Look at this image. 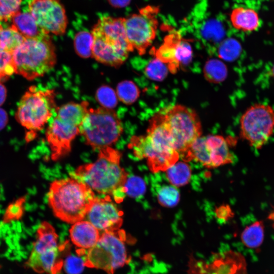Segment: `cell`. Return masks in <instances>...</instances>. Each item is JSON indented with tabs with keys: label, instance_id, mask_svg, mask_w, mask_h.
<instances>
[{
	"label": "cell",
	"instance_id": "cell-1",
	"mask_svg": "<svg viewBox=\"0 0 274 274\" xmlns=\"http://www.w3.org/2000/svg\"><path fill=\"white\" fill-rule=\"evenodd\" d=\"M121 153L111 147L99 150L93 163L79 166L73 177L99 193L112 195L117 202L122 201L125 194L123 187L128 174L120 164Z\"/></svg>",
	"mask_w": 274,
	"mask_h": 274
},
{
	"label": "cell",
	"instance_id": "cell-2",
	"mask_svg": "<svg viewBox=\"0 0 274 274\" xmlns=\"http://www.w3.org/2000/svg\"><path fill=\"white\" fill-rule=\"evenodd\" d=\"M128 148L136 157L147 160L153 173L165 172L180 157L160 112L150 119L145 135H134L130 139Z\"/></svg>",
	"mask_w": 274,
	"mask_h": 274
},
{
	"label": "cell",
	"instance_id": "cell-3",
	"mask_svg": "<svg viewBox=\"0 0 274 274\" xmlns=\"http://www.w3.org/2000/svg\"><path fill=\"white\" fill-rule=\"evenodd\" d=\"M95 198L89 186L73 177L53 181L48 193L54 216L70 224L84 219Z\"/></svg>",
	"mask_w": 274,
	"mask_h": 274
},
{
	"label": "cell",
	"instance_id": "cell-4",
	"mask_svg": "<svg viewBox=\"0 0 274 274\" xmlns=\"http://www.w3.org/2000/svg\"><path fill=\"white\" fill-rule=\"evenodd\" d=\"M91 33V56L100 63L118 67L134 51L127 39L123 18L101 17Z\"/></svg>",
	"mask_w": 274,
	"mask_h": 274
},
{
	"label": "cell",
	"instance_id": "cell-5",
	"mask_svg": "<svg viewBox=\"0 0 274 274\" xmlns=\"http://www.w3.org/2000/svg\"><path fill=\"white\" fill-rule=\"evenodd\" d=\"M15 73L29 80L41 77L56 63L54 45L49 35L26 39L12 53Z\"/></svg>",
	"mask_w": 274,
	"mask_h": 274
},
{
	"label": "cell",
	"instance_id": "cell-6",
	"mask_svg": "<svg viewBox=\"0 0 274 274\" xmlns=\"http://www.w3.org/2000/svg\"><path fill=\"white\" fill-rule=\"evenodd\" d=\"M176 150L185 161L193 143L202 134L199 118L193 110L176 104L160 112Z\"/></svg>",
	"mask_w": 274,
	"mask_h": 274
},
{
	"label": "cell",
	"instance_id": "cell-7",
	"mask_svg": "<svg viewBox=\"0 0 274 274\" xmlns=\"http://www.w3.org/2000/svg\"><path fill=\"white\" fill-rule=\"evenodd\" d=\"M86 144L93 149L111 147L123 131L122 122L113 109L89 108L80 127Z\"/></svg>",
	"mask_w": 274,
	"mask_h": 274
},
{
	"label": "cell",
	"instance_id": "cell-8",
	"mask_svg": "<svg viewBox=\"0 0 274 274\" xmlns=\"http://www.w3.org/2000/svg\"><path fill=\"white\" fill-rule=\"evenodd\" d=\"M58 237L53 226L43 221L38 226L27 266L38 273L58 274L63 262Z\"/></svg>",
	"mask_w": 274,
	"mask_h": 274
},
{
	"label": "cell",
	"instance_id": "cell-9",
	"mask_svg": "<svg viewBox=\"0 0 274 274\" xmlns=\"http://www.w3.org/2000/svg\"><path fill=\"white\" fill-rule=\"evenodd\" d=\"M125 239V232L120 229L102 232L95 245L87 252L85 265L113 273L128 261Z\"/></svg>",
	"mask_w": 274,
	"mask_h": 274
},
{
	"label": "cell",
	"instance_id": "cell-10",
	"mask_svg": "<svg viewBox=\"0 0 274 274\" xmlns=\"http://www.w3.org/2000/svg\"><path fill=\"white\" fill-rule=\"evenodd\" d=\"M55 94L53 90H38L32 86L21 97L15 114L16 120L24 128L37 133L43 129L55 112Z\"/></svg>",
	"mask_w": 274,
	"mask_h": 274
},
{
	"label": "cell",
	"instance_id": "cell-11",
	"mask_svg": "<svg viewBox=\"0 0 274 274\" xmlns=\"http://www.w3.org/2000/svg\"><path fill=\"white\" fill-rule=\"evenodd\" d=\"M159 7L148 5L138 13L123 18L127 39L133 50L145 54L155 40L158 26Z\"/></svg>",
	"mask_w": 274,
	"mask_h": 274
},
{
	"label": "cell",
	"instance_id": "cell-12",
	"mask_svg": "<svg viewBox=\"0 0 274 274\" xmlns=\"http://www.w3.org/2000/svg\"><path fill=\"white\" fill-rule=\"evenodd\" d=\"M240 135L256 149L262 148L274 130V110L269 105L257 104L248 108L240 120Z\"/></svg>",
	"mask_w": 274,
	"mask_h": 274
},
{
	"label": "cell",
	"instance_id": "cell-13",
	"mask_svg": "<svg viewBox=\"0 0 274 274\" xmlns=\"http://www.w3.org/2000/svg\"><path fill=\"white\" fill-rule=\"evenodd\" d=\"M230 144L220 135L201 136L191 145L185 161L195 160L208 168L232 163L235 157Z\"/></svg>",
	"mask_w": 274,
	"mask_h": 274
},
{
	"label": "cell",
	"instance_id": "cell-14",
	"mask_svg": "<svg viewBox=\"0 0 274 274\" xmlns=\"http://www.w3.org/2000/svg\"><path fill=\"white\" fill-rule=\"evenodd\" d=\"M81 124L76 119L56 113L45 133L53 160H58L71 152L72 142L80 133Z\"/></svg>",
	"mask_w": 274,
	"mask_h": 274
},
{
	"label": "cell",
	"instance_id": "cell-15",
	"mask_svg": "<svg viewBox=\"0 0 274 274\" xmlns=\"http://www.w3.org/2000/svg\"><path fill=\"white\" fill-rule=\"evenodd\" d=\"M29 12L39 27L47 33L63 35L67 26V18L59 0H30Z\"/></svg>",
	"mask_w": 274,
	"mask_h": 274
},
{
	"label": "cell",
	"instance_id": "cell-16",
	"mask_svg": "<svg viewBox=\"0 0 274 274\" xmlns=\"http://www.w3.org/2000/svg\"><path fill=\"white\" fill-rule=\"evenodd\" d=\"M155 58L164 63L172 74L176 73L191 60V44L178 30H172L164 38L163 43L153 51Z\"/></svg>",
	"mask_w": 274,
	"mask_h": 274
},
{
	"label": "cell",
	"instance_id": "cell-17",
	"mask_svg": "<svg viewBox=\"0 0 274 274\" xmlns=\"http://www.w3.org/2000/svg\"><path fill=\"white\" fill-rule=\"evenodd\" d=\"M246 270L244 257L229 250L214 254L209 263L190 256L187 274H247Z\"/></svg>",
	"mask_w": 274,
	"mask_h": 274
},
{
	"label": "cell",
	"instance_id": "cell-18",
	"mask_svg": "<svg viewBox=\"0 0 274 274\" xmlns=\"http://www.w3.org/2000/svg\"><path fill=\"white\" fill-rule=\"evenodd\" d=\"M123 212L113 202L109 195L94 198L86 216L99 231L119 229L123 222Z\"/></svg>",
	"mask_w": 274,
	"mask_h": 274
},
{
	"label": "cell",
	"instance_id": "cell-19",
	"mask_svg": "<svg viewBox=\"0 0 274 274\" xmlns=\"http://www.w3.org/2000/svg\"><path fill=\"white\" fill-rule=\"evenodd\" d=\"M69 233L73 244L82 250H89L94 247L101 234L90 222L83 220L74 223Z\"/></svg>",
	"mask_w": 274,
	"mask_h": 274
},
{
	"label": "cell",
	"instance_id": "cell-20",
	"mask_svg": "<svg viewBox=\"0 0 274 274\" xmlns=\"http://www.w3.org/2000/svg\"><path fill=\"white\" fill-rule=\"evenodd\" d=\"M229 18L234 28L245 32L255 31L260 26L261 22L258 13L250 8L237 7L233 8Z\"/></svg>",
	"mask_w": 274,
	"mask_h": 274
},
{
	"label": "cell",
	"instance_id": "cell-21",
	"mask_svg": "<svg viewBox=\"0 0 274 274\" xmlns=\"http://www.w3.org/2000/svg\"><path fill=\"white\" fill-rule=\"evenodd\" d=\"M13 26L25 39H36L49 35L38 25L29 12H19L11 20Z\"/></svg>",
	"mask_w": 274,
	"mask_h": 274
},
{
	"label": "cell",
	"instance_id": "cell-22",
	"mask_svg": "<svg viewBox=\"0 0 274 274\" xmlns=\"http://www.w3.org/2000/svg\"><path fill=\"white\" fill-rule=\"evenodd\" d=\"M166 177L170 184L181 187L188 184L191 177V168L187 161H177L165 171Z\"/></svg>",
	"mask_w": 274,
	"mask_h": 274
},
{
	"label": "cell",
	"instance_id": "cell-23",
	"mask_svg": "<svg viewBox=\"0 0 274 274\" xmlns=\"http://www.w3.org/2000/svg\"><path fill=\"white\" fill-rule=\"evenodd\" d=\"M26 40L13 26L0 30V50L12 53Z\"/></svg>",
	"mask_w": 274,
	"mask_h": 274
},
{
	"label": "cell",
	"instance_id": "cell-24",
	"mask_svg": "<svg viewBox=\"0 0 274 274\" xmlns=\"http://www.w3.org/2000/svg\"><path fill=\"white\" fill-rule=\"evenodd\" d=\"M264 239V225L262 221H257L247 226L241 234L243 244L248 248L259 247Z\"/></svg>",
	"mask_w": 274,
	"mask_h": 274
},
{
	"label": "cell",
	"instance_id": "cell-25",
	"mask_svg": "<svg viewBox=\"0 0 274 274\" xmlns=\"http://www.w3.org/2000/svg\"><path fill=\"white\" fill-rule=\"evenodd\" d=\"M204 78L209 82L217 84L223 82L227 75L225 64L217 59H211L205 63L203 68Z\"/></svg>",
	"mask_w": 274,
	"mask_h": 274
},
{
	"label": "cell",
	"instance_id": "cell-26",
	"mask_svg": "<svg viewBox=\"0 0 274 274\" xmlns=\"http://www.w3.org/2000/svg\"><path fill=\"white\" fill-rule=\"evenodd\" d=\"M116 93L118 98L123 104L131 105L138 99L140 91L133 82L124 80L117 85Z\"/></svg>",
	"mask_w": 274,
	"mask_h": 274
},
{
	"label": "cell",
	"instance_id": "cell-27",
	"mask_svg": "<svg viewBox=\"0 0 274 274\" xmlns=\"http://www.w3.org/2000/svg\"><path fill=\"white\" fill-rule=\"evenodd\" d=\"M92 35L87 31L78 32L74 38V46L76 52L81 57L87 58L91 56Z\"/></svg>",
	"mask_w": 274,
	"mask_h": 274
},
{
	"label": "cell",
	"instance_id": "cell-28",
	"mask_svg": "<svg viewBox=\"0 0 274 274\" xmlns=\"http://www.w3.org/2000/svg\"><path fill=\"white\" fill-rule=\"evenodd\" d=\"M25 196L20 197L7 206L2 218L5 224L20 220L23 216L25 211Z\"/></svg>",
	"mask_w": 274,
	"mask_h": 274
},
{
	"label": "cell",
	"instance_id": "cell-29",
	"mask_svg": "<svg viewBox=\"0 0 274 274\" xmlns=\"http://www.w3.org/2000/svg\"><path fill=\"white\" fill-rule=\"evenodd\" d=\"M157 196L159 203L167 208L176 206L180 198L178 189L172 185L161 187L157 192Z\"/></svg>",
	"mask_w": 274,
	"mask_h": 274
},
{
	"label": "cell",
	"instance_id": "cell-30",
	"mask_svg": "<svg viewBox=\"0 0 274 274\" xmlns=\"http://www.w3.org/2000/svg\"><path fill=\"white\" fill-rule=\"evenodd\" d=\"M96 98L101 107L113 109L118 103L116 92L111 87L103 85L98 88L96 92Z\"/></svg>",
	"mask_w": 274,
	"mask_h": 274
},
{
	"label": "cell",
	"instance_id": "cell-31",
	"mask_svg": "<svg viewBox=\"0 0 274 274\" xmlns=\"http://www.w3.org/2000/svg\"><path fill=\"white\" fill-rule=\"evenodd\" d=\"M123 192L131 197H138L144 194L146 190V185L140 177L133 176L127 177L123 187Z\"/></svg>",
	"mask_w": 274,
	"mask_h": 274
},
{
	"label": "cell",
	"instance_id": "cell-32",
	"mask_svg": "<svg viewBox=\"0 0 274 274\" xmlns=\"http://www.w3.org/2000/svg\"><path fill=\"white\" fill-rule=\"evenodd\" d=\"M168 71L167 66L164 63L154 58L147 64L145 67V73L149 79L160 81L165 78Z\"/></svg>",
	"mask_w": 274,
	"mask_h": 274
},
{
	"label": "cell",
	"instance_id": "cell-33",
	"mask_svg": "<svg viewBox=\"0 0 274 274\" xmlns=\"http://www.w3.org/2000/svg\"><path fill=\"white\" fill-rule=\"evenodd\" d=\"M22 0H0V21H11L19 12Z\"/></svg>",
	"mask_w": 274,
	"mask_h": 274
},
{
	"label": "cell",
	"instance_id": "cell-34",
	"mask_svg": "<svg viewBox=\"0 0 274 274\" xmlns=\"http://www.w3.org/2000/svg\"><path fill=\"white\" fill-rule=\"evenodd\" d=\"M14 73L12 54L0 50V82L7 80Z\"/></svg>",
	"mask_w": 274,
	"mask_h": 274
},
{
	"label": "cell",
	"instance_id": "cell-35",
	"mask_svg": "<svg viewBox=\"0 0 274 274\" xmlns=\"http://www.w3.org/2000/svg\"><path fill=\"white\" fill-rule=\"evenodd\" d=\"M240 50L241 46L238 42L235 40L230 39L223 44L219 53L223 58L232 60L238 56Z\"/></svg>",
	"mask_w": 274,
	"mask_h": 274
},
{
	"label": "cell",
	"instance_id": "cell-36",
	"mask_svg": "<svg viewBox=\"0 0 274 274\" xmlns=\"http://www.w3.org/2000/svg\"><path fill=\"white\" fill-rule=\"evenodd\" d=\"M64 270L68 274H80L85 266L84 259L72 255L67 257L63 262Z\"/></svg>",
	"mask_w": 274,
	"mask_h": 274
},
{
	"label": "cell",
	"instance_id": "cell-37",
	"mask_svg": "<svg viewBox=\"0 0 274 274\" xmlns=\"http://www.w3.org/2000/svg\"><path fill=\"white\" fill-rule=\"evenodd\" d=\"M216 217L220 220L228 221L233 215L232 210L227 205L221 206L216 210Z\"/></svg>",
	"mask_w": 274,
	"mask_h": 274
},
{
	"label": "cell",
	"instance_id": "cell-38",
	"mask_svg": "<svg viewBox=\"0 0 274 274\" xmlns=\"http://www.w3.org/2000/svg\"><path fill=\"white\" fill-rule=\"evenodd\" d=\"M110 4L114 7L123 8L129 5L131 0H108Z\"/></svg>",
	"mask_w": 274,
	"mask_h": 274
},
{
	"label": "cell",
	"instance_id": "cell-39",
	"mask_svg": "<svg viewBox=\"0 0 274 274\" xmlns=\"http://www.w3.org/2000/svg\"><path fill=\"white\" fill-rule=\"evenodd\" d=\"M8 121V117L7 113L4 110L0 108V130L6 126Z\"/></svg>",
	"mask_w": 274,
	"mask_h": 274
},
{
	"label": "cell",
	"instance_id": "cell-40",
	"mask_svg": "<svg viewBox=\"0 0 274 274\" xmlns=\"http://www.w3.org/2000/svg\"><path fill=\"white\" fill-rule=\"evenodd\" d=\"M7 95V91L5 86L0 82V106L5 101Z\"/></svg>",
	"mask_w": 274,
	"mask_h": 274
},
{
	"label": "cell",
	"instance_id": "cell-41",
	"mask_svg": "<svg viewBox=\"0 0 274 274\" xmlns=\"http://www.w3.org/2000/svg\"><path fill=\"white\" fill-rule=\"evenodd\" d=\"M268 218L273 221L274 222V209L272 210V212L269 214Z\"/></svg>",
	"mask_w": 274,
	"mask_h": 274
},
{
	"label": "cell",
	"instance_id": "cell-42",
	"mask_svg": "<svg viewBox=\"0 0 274 274\" xmlns=\"http://www.w3.org/2000/svg\"><path fill=\"white\" fill-rule=\"evenodd\" d=\"M271 73H272V76L274 77V65L271 70Z\"/></svg>",
	"mask_w": 274,
	"mask_h": 274
},
{
	"label": "cell",
	"instance_id": "cell-43",
	"mask_svg": "<svg viewBox=\"0 0 274 274\" xmlns=\"http://www.w3.org/2000/svg\"><path fill=\"white\" fill-rule=\"evenodd\" d=\"M3 28V27L1 25H0V30Z\"/></svg>",
	"mask_w": 274,
	"mask_h": 274
}]
</instances>
